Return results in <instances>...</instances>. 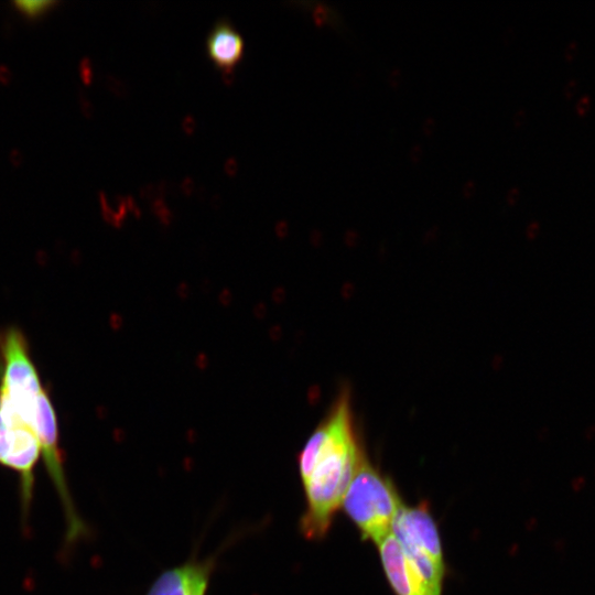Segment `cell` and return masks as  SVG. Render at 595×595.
<instances>
[{
	"instance_id": "obj_7",
	"label": "cell",
	"mask_w": 595,
	"mask_h": 595,
	"mask_svg": "<svg viewBox=\"0 0 595 595\" xmlns=\"http://www.w3.org/2000/svg\"><path fill=\"white\" fill-rule=\"evenodd\" d=\"M377 544L385 574L397 595H442L416 572L391 532Z\"/></svg>"
},
{
	"instance_id": "obj_11",
	"label": "cell",
	"mask_w": 595,
	"mask_h": 595,
	"mask_svg": "<svg viewBox=\"0 0 595 595\" xmlns=\"http://www.w3.org/2000/svg\"><path fill=\"white\" fill-rule=\"evenodd\" d=\"M577 51V42L575 40H572L569 42V44L565 46L564 50V56L567 61L572 60Z\"/></svg>"
},
{
	"instance_id": "obj_4",
	"label": "cell",
	"mask_w": 595,
	"mask_h": 595,
	"mask_svg": "<svg viewBox=\"0 0 595 595\" xmlns=\"http://www.w3.org/2000/svg\"><path fill=\"white\" fill-rule=\"evenodd\" d=\"M44 389L23 332L0 328V397L17 399Z\"/></svg>"
},
{
	"instance_id": "obj_6",
	"label": "cell",
	"mask_w": 595,
	"mask_h": 595,
	"mask_svg": "<svg viewBox=\"0 0 595 595\" xmlns=\"http://www.w3.org/2000/svg\"><path fill=\"white\" fill-rule=\"evenodd\" d=\"M218 554L198 559L191 556L166 569L152 582L145 595H206Z\"/></svg>"
},
{
	"instance_id": "obj_2",
	"label": "cell",
	"mask_w": 595,
	"mask_h": 595,
	"mask_svg": "<svg viewBox=\"0 0 595 595\" xmlns=\"http://www.w3.org/2000/svg\"><path fill=\"white\" fill-rule=\"evenodd\" d=\"M402 505L393 482L365 455L342 501L345 513L361 538L375 543L382 540L390 533L392 521Z\"/></svg>"
},
{
	"instance_id": "obj_14",
	"label": "cell",
	"mask_w": 595,
	"mask_h": 595,
	"mask_svg": "<svg viewBox=\"0 0 595 595\" xmlns=\"http://www.w3.org/2000/svg\"><path fill=\"white\" fill-rule=\"evenodd\" d=\"M594 476H595V469H594Z\"/></svg>"
},
{
	"instance_id": "obj_5",
	"label": "cell",
	"mask_w": 595,
	"mask_h": 595,
	"mask_svg": "<svg viewBox=\"0 0 595 595\" xmlns=\"http://www.w3.org/2000/svg\"><path fill=\"white\" fill-rule=\"evenodd\" d=\"M391 533L408 558H429L445 565L437 526L425 504L402 505L392 521Z\"/></svg>"
},
{
	"instance_id": "obj_8",
	"label": "cell",
	"mask_w": 595,
	"mask_h": 595,
	"mask_svg": "<svg viewBox=\"0 0 595 595\" xmlns=\"http://www.w3.org/2000/svg\"><path fill=\"white\" fill-rule=\"evenodd\" d=\"M206 54L223 73L230 74L245 56V40L231 21L218 19L205 41Z\"/></svg>"
},
{
	"instance_id": "obj_3",
	"label": "cell",
	"mask_w": 595,
	"mask_h": 595,
	"mask_svg": "<svg viewBox=\"0 0 595 595\" xmlns=\"http://www.w3.org/2000/svg\"><path fill=\"white\" fill-rule=\"evenodd\" d=\"M35 433L29 426L0 416V464L19 476L21 521L28 526L35 484V466L41 456Z\"/></svg>"
},
{
	"instance_id": "obj_10",
	"label": "cell",
	"mask_w": 595,
	"mask_h": 595,
	"mask_svg": "<svg viewBox=\"0 0 595 595\" xmlns=\"http://www.w3.org/2000/svg\"><path fill=\"white\" fill-rule=\"evenodd\" d=\"M586 485L587 478L584 475H576L570 480V488L575 494L583 491Z\"/></svg>"
},
{
	"instance_id": "obj_9",
	"label": "cell",
	"mask_w": 595,
	"mask_h": 595,
	"mask_svg": "<svg viewBox=\"0 0 595 595\" xmlns=\"http://www.w3.org/2000/svg\"><path fill=\"white\" fill-rule=\"evenodd\" d=\"M14 4L26 17H37L54 6V1H14Z\"/></svg>"
},
{
	"instance_id": "obj_12",
	"label": "cell",
	"mask_w": 595,
	"mask_h": 595,
	"mask_svg": "<svg viewBox=\"0 0 595 595\" xmlns=\"http://www.w3.org/2000/svg\"><path fill=\"white\" fill-rule=\"evenodd\" d=\"M589 104V97L587 95H584L581 97L576 104V109L580 113L585 112Z\"/></svg>"
},
{
	"instance_id": "obj_13",
	"label": "cell",
	"mask_w": 595,
	"mask_h": 595,
	"mask_svg": "<svg viewBox=\"0 0 595 595\" xmlns=\"http://www.w3.org/2000/svg\"><path fill=\"white\" fill-rule=\"evenodd\" d=\"M576 79L572 78L570 79L566 84H565V87H564V94L566 97H571L575 89H576Z\"/></svg>"
},
{
	"instance_id": "obj_1",
	"label": "cell",
	"mask_w": 595,
	"mask_h": 595,
	"mask_svg": "<svg viewBox=\"0 0 595 595\" xmlns=\"http://www.w3.org/2000/svg\"><path fill=\"white\" fill-rule=\"evenodd\" d=\"M365 455L355 430L350 393L345 389L298 456L305 498L299 527L305 539L322 540L326 537Z\"/></svg>"
}]
</instances>
